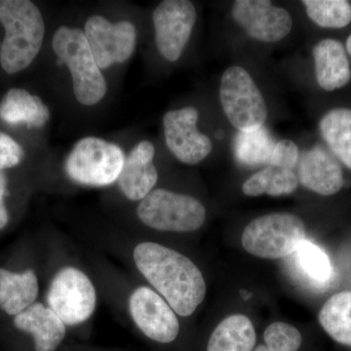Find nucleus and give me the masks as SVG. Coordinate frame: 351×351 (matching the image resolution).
Here are the masks:
<instances>
[{"mask_svg": "<svg viewBox=\"0 0 351 351\" xmlns=\"http://www.w3.org/2000/svg\"><path fill=\"white\" fill-rule=\"evenodd\" d=\"M133 257L141 274L176 314L188 317L204 301V277L186 256L160 244L144 242L136 247Z\"/></svg>", "mask_w": 351, "mask_h": 351, "instance_id": "obj_1", "label": "nucleus"}, {"mask_svg": "<svg viewBox=\"0 0 351 351\" xmlns=\"http://www.w3.org/2000/svg\"><path fill=\"white\" fill-rule=\"evenodd\" d=\"M0 24L5 32L0 66L8 75H15L31 66L43 47V14L29 0H0Z\"/></svg>", "mask_w": 351, "mask_h": 351, "instance_id": "obj_2", "label": "nucleus"}, {"mask_svg": "<svg viewBox=\"0 0 351 351\" xmlns=\"http://www.w3.org/2000/svg\"><path fill=\"white\" fill-rule=\"evenodd\" d=\"M52 47L73 76V93L82 105L94 106L107 93L108 86L95 61L84 32L62 25L53 36Z\"/></svg>", "mask_w": 351, "mask_h": 351, "instance_id": "obj_3", "label": "nucleus"}, {"mask_svg": "<svg viewBox=\"0 0 351 351\" xmlns=\"http://www.w3.org/2000/svg\"><path fill=\"white\" fill-rule=\"evenodd\" d=\"M306 240V226L290 213H272L253 219L242 233V245L251 255L267 260L287 258Z\"/></svg>", "mask_w": 351, "mask_h": 351, "instance_id": "obj_4", "label": "nucleus"}, {"mask_svg": "<svg viewBox=\"0 0 351 351\" xmlns=\"http://www.w3.org/2000/svg\"><path fill=\"white\" fill-rule=\"evenodd\" d=\"M137 213L145 226L162 232H195L206 219L199 200L164 189H154L141 200Z\"/></svg>", "mask_w": 351, "mask_h": 351, "instance_id": "obj_5", "label": "nucleus"}, {"mask_svg": "<svg viewBox=\"0 0 351 351\" xmlns=\"http://www.w3.org/2000/svg\"><path fill=\"white\" fill-rule=\"evenodd\" d=\"M125 161L119 145L87 137L76 143L66 161L69 179L89 186H107L119 180Z\"/></svg>", "mask_w": 351, "mask_h": 351, "instance_id": "obj_6", "label": "nucleus"}, {"mask_svg": "<svg viewBox=\"0 0 351 351\" xmlns=\"http://www.w3.org/2000/svg\"><path fill=\"white\" fill-rule=\"evenodd\" d=\"M219 99L226 117L240 132L262 128L267 119L262 92L250 73L241 66H230L223 73Z\"/></svg>", "mask_w": 351, "mask_h": 351, "instance_id": "obj_7", "label": "nucleus"}, {"mask_svg": "<svg viewBox=\"0 0 351 351\" xmlns=\"http://www.w3.org/2000/svg\"><path fill=\"white\" fill-rule=\"evenodd\" d=\"M93 283L82 270L64 267L53 278L48 291L50 308L64 324H80L91 317L96 307Z\"/></svg>", "mask_w": 351, "mask_h": 351, "instance_id": "obj_8", "label": "nucleus"}, {"mask_svg": "<svg viewBox=\"0 0 351 351\" xmlns=\"http://www.w3.org/2000/svg\"><path fill=\"white\" fill-rule=\"evenodd\" d=\"M157 49L164 59L176 62L191 38L196 10L189 0H165L152 15Z\"/></svg>", "mask_w": 351, "mask_h": 351, "instance_id": "obj_9", "label": "nucleus"}, {"mask_svg": "<svg viewBox=\"0 0 351 351\" xmlns=\"http://www.w3.org/2000/svg\"><path fill=\"white\" fill-rule=\"evenodd\" d=\"M84 34L100 69L126 62L137 41V32L131 22L124 20L112 24L99 15L87 20Z\"/></svg>", "mask_w": 351, "mask_h": 351, "instance_id": "obj_10", "label": "nucleus"}, {"mask_svg": "<svg viewBox=\"0 0 351 351\" xmlns=\"http://www.w3.org/2000/svg\"><path fill=\"white\" fill-rule=\"evenodd\" d=\"M199 113L195 108L171 110L164 115L166 145L178 160L195 165L204 160L213 149L211 140L197 129Z\"/></svg>", "mask_w": 351, "mask_h": 351, "instance_id": "obj_11", "label": "nucleus"}, {"mask_svg": "<svg viewBox=\"0 0 351 351\" xmlns=\"http://www.w3.org/2000/svg\"><path fill=\"white\" fill-rule=\"evenodd\" d=\"M232 16L249 36L263 43L282 40L293 27L291 14L267 0H237Z\"/></svg>", "mask_w": 351, "mask_h": 351, "instance_id": "obj_12", "label": "nucleus"}, {"mask_svg": "<svg viewBox=\"0 0 351 351\" xmlns=\"http://www.w3.org/2000/svg\"><path fill=\"white\" fill-rule=\"evenodd\" d=\"M129 308L138 329L152 341L169 343L179 335L180 323L175 311L151 288L136 289L129 300Z\"/></svg>", "mask_w": 351, "mask_h": 351, "instance_id": "obj_13", "label": "nucleus"}, {"mask_svg": "<svg viewBox=\"0 0 351 351\" xmlns=\"http://www.w3.org/2000/svg\"><path fill=\"white\" fill-rule=\"evenodd\" d=\"M298 180L317 195H336L345 184L343 169L332 152L315 145L302 154L298 166Z\"/></svg>", "mask_w": 351, "mask_h": 351, "instance_id": "obj_14", "label": "nucleus"}, {"mask_svg": "<svg viewBox=\"0 0 351 351\" xmlns=\"http://www.w3.org/2000/svg\"><path fill=\"white\" fill-rule=\"evenodd\" d=\"M154 145L143 141L126 157L117 181L120 191L128 199L143 200L156 186L158 173L154 164Z\"/></svg>", "mask_w": 351, "mask_h": 351, "instance_id": "obj_15", "label": "nucleus"}, {"mask_svg": "<svg viewBox=\"0 0 351 351\" xmlns=\"http://www.w3.org/2000/svg\"><path fill=\"white\" fill-rule=\"evenodd\" d=\"M14 325L32 335L36 351H56L66 336V324L50 307L34 302L14 317Z\"/></svg>", "mask_w": 351, "mask_h": 351, "instance_id": "obj_16", "label": "nucleus"}, {"mask_svg": "<svg viewBox=\"0 0 351 351\" xmlns=\"http://www.w3.org/2000/svg\"><path fill=\"white\" fill-rule=\"evenodd\" d=\"M315 75L325 91H335L350 82L351 69L343 43L336 39L321 40L313 47Z\"/></svg>", "mask_w": 351, "mask_h": 351, "instance_id": "obj_17", "label": "nucleus"}, {"mask_svg": "<svg viewBox=\"0 0 351 351\" xmlns=\"http://www.w3.org/2000/svg\"><path fill=\"white\" fill-rule=\"evenodd\" d=\"M49 119V110L41 99L27 90L13 88L0 101V120L9 125L41 128Z\"/></svg>", "mask_w": 351, "mask_h": 351, "instance_id": "obj_18", "label": "nucleus"}, {"mask_svg": "<svg viewBox=\"0 0 351 351\" xmlns=\"http://www.w3.org/2000/svg\"><path fill=\"white\" fill-rule=\"evenodd\" d=\"M38 295V277L34 270L15 274L0 269V308L18 315L34 304Z\"/></svg>", "mask_w": 351, "mask_h": 351, "instance_id": "obj_19", "label": "nucleus"}, {"mask_svg": "<svg viewBox=\"0 0 351 351\" xmlns=\"http://www.w3.org/2000/svg\"><path fill=\"white\" fill-rule=\"evenodd\" d=\"M255 327L243 314H233L215 328L207 351H253L255 348Z\"/></svg>", "mask_w": 351, "mask_h": 351, "instance_id": "obj_20", "label": "nucleus"}, {"mask_svg": "<svg viewBox=\"0 0 351 351\" xmlns=\"http://www.w3.org/2000/svg\"><path fill=\"white\" fill-rule=\"evenodd\" d=\"M319 130L334 156L351 170V110H330L320 120Z\"/></svg>", "mask_w": 351, "mask_h": 351, "instance_id": "obj_21", "label": "nucleus"}, {"mask_svg": "<svg viewBox=\"0 0 351 351\" xmlns=\"http://www.w3.org/2000/svg\"><path fill=\"white\" fill-rule=\"evenodd\" d=\"M292 255L295 269L304 282L319 290L329 286L332 279V267L323 249L306 239Z\"/></svg>", "mask_w": 351, "mask_h": 351, "instance_id": "obj_22", "label": "nucleus"}, {"mask_svg": "<svg viewBox=\"0 0 351 351\" xmlns=\"http://www.w3.org/2000/svg\"><path fill=\"white\" fill-rule=\"evenodd\" d=\"M318 319L334 341L351 346V291L332 295L321 308Z\"/></svg>", "mask_w": 351, "mask_h": 351, "instance_id": "obj_23", "label": "nucleus"}, {"mask_svg": "<svg viewBox=\"0 0 351 351\" xmlns=\"http://www.w3.org/2000/svg\"><path fill=\"white\" fill-rule=\"evenodd\" d=\"M298 186L299 180L294 170L267 166L248 178L242 186V191L245 195L251 197L265 193L270 196H281L294 193Z\"/></svg>", "mask_w": 351, "mask_h": 351, "instance_id": "obj_24", "label": "nucleus"}, {"mask_svg": "<svg viewBox=\"0 0 351 351\" xmlns=\"http://www.w3.org/2000/svg\"><path fill=\"white\" fill-rule=\"evenodd\" d=\"M276 144L263 127L256 130L239 131L234 140L235 156L245 165H269Z\"/></svg>", "mask_w": 351, "mask_h": 351, "instance_id": "obj_25", "label": "nucleus"}, {"mask_svg": "<svg viewBox=\"0 0 351 351\" xmlns=\"http://www.w3.org/2000/svg\"><path fill=\"white\" fill-rule=\"evenodd\" d=\"M309 19L324 29H343L351 22V5L346 0H304Z\"/></svg>", "mask_w": 351, "mask_h": 351, "instance_id": "obj_26", "label": "nucleus"}, {"mask_svg": "<svg viewBox=\"0 0 351 351\" xmlns=\"http://www.w3.org/2000/svg\"><path fill=\"white\" fill-rule=\"evenodd\" d=\"M263 338L269 351H299L302 343L299 330L284 322L270 324L265 329Z\"/></svg>", "mask_w": 351, "mask_h": 351, "instance_id": "obj_27", "label": "nucleus"}, {"mask_svg": "<svg viewBox=\"0 0 351 351\" xmlns=\"http://www.w3.org/2000/svg\"><path fill=\"white\" fill-rule=\"evenodd\" d=\"M299 147L291 140L279 141L274 145L269 165L284 169L294 170L299 161Z\"/></svg>", "mask_w": 351, "mask_h": 351, "instance_id": "obj_28", "label": "nucleus"}, {"mask_svg": "<svg viewBox=\"0 0 351 351\" xmlns=\"http://www.w3.org/2000/svg\"><path fill=\"white\" fill-rule=\"evenodd\" d=\"M25 152L19 143L0 131V171L16 167L22 162Z\"/></svg>", "mask_w": 351, "mask_h": 351, "instance_id": "obj_29", "label": "nucleus"}, {"mask_svg": "<svg viewBox=\"0 0 351 351\" xmlns=\"http://www.w3.org/2000/svg\"><path fill=\"white\" fill-rule=\"evenodd\" d=\"M7 179L3 171H0V230L5 228L9 221V213L5 204Z\"/></svg>", "mask_w": 351, "mask_h": 351, "instance_id": "obj_30", "label": "nucleus"}, {"mask_svg": "<svg viewBox=\"0 0 351 351\" xmlns=\"http://www.w3.org/2000/svg\"><path fill=\"white\" fill-rule=\"evenodd\" d=\"M346 47L348 54L351 55V34L348 36V40H346Z\"/></svg>", "mask_w": 351, "mask_h": 351, "instance_id": "obj_31", "label": "nucleus"}, {"mask_svg": "<svg viewBox=\"0 0 351 351\" xmlns=\"http://www.w3.org/2000/svg\"><path fill=\"white\" fill-rule=\"evenodd\" d=\"M253 351H269V350H267V346L265 345H260L257 348H254Z\"/></svg>", "mask_w": 351, "mask_h": 351, "instance_id": "obj_32", "label": "nucleus"}]
</instances>
